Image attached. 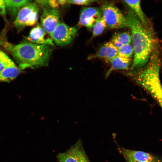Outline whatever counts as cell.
Returning <instances> with one entry per match:
<instances>
[{
  "label": "cell",
  "instance_id": "6da1fadb",
  "mask_svg": "<svg viewBox=\"0 0 162 162\" xmlns=\"http://www.w3.org/2000/svg\"><path fill=\"white\" fill-rule=\"evenodd\" d=\"M126 17L131 30L134 54L131 68L135 70L140 68L147 62L152 52L153 42L149 32L131 10L128 11Z\"/></svg>",
  "mask_w": 162,
  "mask_h": 162
},
{
  "label": "cell",
  "instance_id": "7a4b0ae2",
  "mask_svg": "<svg viewBox=\"0 0 162 162\" xmlns=\"http://www.w3.org/2000/svg\"><path fill=\"white\" fill-rule=\"evenodd\" d=\"M6 46L20 69L46 66L52 51V46L24 42L15 45Z\"/></svg>",
  "mask_w": 162,
  "mask_h": 162
},
{
  "label": "cell",
  "instance_id": "3957f363",
  "mask_svg": "<svg viewBox=\"0 0 162 162\" xmlns=\"http://www.w3.org/2000/svg\"><path fill=\"white\" fill-rule=\"evenodd\" d=\"M158 53L154 51L146 67L132 74L136 82L150 94L162 109V86L159 77L160 61Z\"/></svg>",
  "mask_w": 162,
  "mask_h": 162
},
{
  "label": "cell",
  "instance_id": "277c9868",
  "mask_svg": "<svg viewBox=\"0 0 162 162\" xmlns=\"http://www.w3.org/2000/svg\"><path fill=\"white\" fill-rule=\"evenodd\" d=\"M101 10L102 16L109 28L117 29L128 27L126 17L114 5L110 3L104 4Z\"/></svg>",
  "mask_w": 162,
  "mask_h": 162
},
{
  "label": "cell",
  "instance_id": "5b68a950",
  "mask_svg": "<svg viewBox=\"0 0 162 162\" xmlns=\"http://www.w3.org/2000/svg\"><path fill=\"white\" fill-rule=\"evenodd\" d=\"M39 8L34 1L28 3L18 12L14 22L15 26L18 28L32 26L36 23L38 19Z\"/></svg>",
  "mask_w": 162,
  "mask_h": 162
},
{
  "label": "cell",
  "instance_id": "8992f818",
  "mask_svg": "<svg viewBox=\"0 0 162 162\" xmlns=\"http://www.w3.org/2000/svg\"><path fill=\"white\" fill-rule=\"evenodd\" d=\"M77 32V30L75 28L59 22L51 37L56 44L63 46L71 42L75 37Z\"/></svg>",
  "mask_w": 162,
  "mask_h": 162
},
{
  "label": "cell",
  "instance_id": "52a82bcc",
  "mask_svg": "<svg viewBox=\"0 0 162 162\" xmlns=\"http://www.w3.org/2000/svg\"><path fill=\"white\" fill-rule=\"evenodd\" d=\"M59 18L57 9L47 7L43 10L40 18V26L51 37L59 22Z\"/></svg>",
  "mask_w": 162,
  "mask_h": 162
},
{
  "label": "cell",
  "instance_id": "ba28073f",
  "mask_svg": "<svg viewBox=\"0 0 162 162\" xmlns=\"http://www.w3.org/2000/svg\"><path fill=\"white\" fill-rule=\"evenodd\" d=\"M119 151L127 162L130 161L162 162V159L142 151L132 150L124 148H119Z\"/></svg>",
  "mask_w": 162,
  "mask_h": 162
},
{
  "label": "cell",
  "instance_id": "9c48e42d",
  "mask_svg": "<svg viewBox=\"0 0 162 162\" xmlns=\"http://www.w3.org/2000/svg\"><path fill=\"white\" fill-rule=\"evenodd\" d=\"M102 16L101 10L98 8L92 7L85 8L81 11L78 24L80 26L91 29Z\"/></svg>",
  "mask_w": 162,
  "mask_h": 162
},
{
  "label": "cell",
  "instance_id": "30bf717a",
  "mask_svg": "<svg viewBox=\"0 0 162 162\" xmlns=\"http://www.w3.org/2000/svg\"><path fill=\"white\" fill-rule=\"evenodd\" d=\"M26 39L29 42L38 44L55 46L52 38L39 24L31 30Z\"/></svg>",
  "mask_w": 162,
  "mask_h": 162
},
{
  "label": "cell",
  "instance_id": "8fae6325",
  "mask_svg": "<svg viewBox=\"0 0 162 162\" xmlns=\"http://www.w3.org/2000/svg\"><path fill=\"white\" fill-rule=\"evenodd\" d=\"M118 49L110 41L103 45L95 53L88 57L91 59L99 58L110 62L117 56Z\"/></svg>",
  "mask_w": 162,
  "mask_h": 162
},
{
  "label": "cell",
  "instance_id": "7c38bea8",
  "mask_svg": "<svg viewBox=\"0 0 162 162\" xmlns=\"http://www.w3.org/2000/svg\"><path fill=\"white\" fill-rule=\"evenodd\" d=\"M111 67L106 72V77L109 76L113 70H126L130 63V59L117 56L110 61Z\"/></svg>",
  "mask_w": 162,
  "mask_h": 162
},
{
  "label": "cell",
  "instance_id": "4fadbf2b",
  "mask_svg": "<svg viewBox=\"0 0 162 162\" xmlns=\"http://www.w3.org/2000/svg\"><path fill=\"white\" fill-rule=\"evenodd\" d=\"M80 149L78 146L71 149L66 152L58 154L59 162H80Z\"/></svg>",
  "mask_w": 162,
  "mask_h": 162
},
{
  "label": "cell",
  "instance_id": "5bb4252c",
  "mask_svg": "<svg viewBox=\"0 0 162 162\" xmlns=\"http://www.w3.org/2000/svg\"><path fill=\"white\" fill-rule=\"evenodd\" d=\"M20 70L15 63L7 67L0 73V82L11 81L18 76Z\"/></svg>",
  "mask_w": 162,
  "mask_h": 162
},
{
  "label": "cell",
  "instance_id": "9a60e30c",
  "mask_svg": "<svg viewBox=\"0 0 162 162\" xmlns=\"http://www.w3.org/2000/svg\"><path fill=\"white\" fill-rule=\"evenodd\" d=\"M32 1L28 0H4L6 8L9 13L12 15H17L20 10L24 6Z\"/></svg>",
  "mask_w": 162,
  "mask_h": 162
},
{
  "label": "cell",
  "instance_id": "2e32d148",
  "mask_svg": "<svg viewBox=\"0 0 162 162\" xmlns=\"http://www.w3.org/2000/svg\"><path fill=\"white\" fill-rule=\"evenodd\" d=\"M124 1L131 8L142 23L145 26L147 23V19L142 10L140 1L124 0Z\"/></svg>",
  "mask_w": 162,
  "mask_h": 162
},
{
  "label": "cell",
  "instance_id": "e0dca14e",
  "mask_svg": "<svg viewBox=\"0 0 162 162\" xmlns=\"http://www.w3.org/2000/svg\"><path fill=\"white\" fill-rule=\"evenodd\" d=\"M131 41V35L128 32H124L115 35L111 42L118 49L123 45L130 44Z\"/></svg>",
  "mask_w": 162,
  "mask_h": 162
},
{
  "label": "cell",
  "instance_id": "ac0fdd59",
  "mask_svg": "<svg viewBox=\"0 0 162 162\" xmlns=\"http://www.w3.org/2000/svg\"><path fill=\"white\" fill-rule=\"evenodd\" d=\"M35 2L38 4L45 8L49 7L56 9L60 5L68 4V0H36Z\"/></svg>",
  "mask_w": 162,
  "mask_h": 162
},
{
  "label": "cell",
  "instance_id": "d6986e66",
  "mask_svg": "<svg viewBox=\"0 0 162 162\" xmlns=\"http://www.w3.org/2000/svg\"><path fill=\"white\" fill-rule=\"evenodd\" d=\"M134 52V48L130 44L123 45L117 49V55L130 59Z\"/></svg>",
  "mask_w": 162,
  "mask_h": 162
},
{
  "label": "cell",
  "instance_id": "ffe728a7",
  "mask_svg": "<svg viewBox=\"0 0 162 162\" xmlns=\"http://www.w3.org/2000/svg\"><path fill=\"white\" fill-rule=\"evenodd\" d=\"M106 27L105 21L102 16L92 28V38L101 34Z\"/></svg>",
  "mask_w": 162,
  "mask_h": 162
},
{
  "label": "cell",
  "instance_id": "44dd1931",
  "mask_svg": "<svg viewBox=\"0 0 162 162\" xmlns=\"http://www.w3.org/2000/svg\"><path fill=\"white\" fill-rule=\"evenodd\" d=\"M97 1L93 0H68V4L78 5H87Z\"/></svg>",
  "mask_w": 162,
  "mask_h": 162
},
{
  "label": "cell",
  "instance_id": "7402d4cb",
  "mask_svg": "<svg viewBox=\"0 0 162 162\" xmlns=\"http://www.w3.org/2000/svg\"><path fill=\"white\" fill-rule=\"evenodd\" d=\"M14 63V62L11 60L8 62H0V73L6 67Z\"/></svg>",
  "mask_w": 162,
  "mask_h": 162
},
{
  "label": "cell",
  "instance_id": "603a6c76",
  "mask_svg": "<svg viewBox=\"0 0 162 162\" xmlns=\"http://www.w3.org/2000/svg\"><path fill=\"white\" fill-rule=\"evenodd\" d=\"M11 60L5 53L0 50V62H8Z\"/></svg>",
  "mask_w": 162,
  "mask_h": 162
},
{
  "label": "cell",
  "instance_id": "cb8c5ba5",
  "mask_svg": "<svg viewBox=\"0 0 162 162\" xmlns=\"http://www.w3.org/2000/svg\"><path fill=\"white\" fill-rule=\"evenodd\" d=\"M80 162H89V161L84 151L81 150L80 152Z\"/></svg>",
  "mask_w": 162,
  "mask_h": 162
},
{
  "label": "cell",
  "instance_id": "d4e9b609",
  "mask_svg": "<svg viewBox=\"0 0 162 162\" xmlns=\"http://www.w3.org/2000/svg\"><path fill=\"white\" fill-rule=\"evenodd\" d=\"M5 4L0 5V14L2 15L5 14Z\"/></svg>",
  "mask_w": 162,
  "mask_h": 162
},
{
  "label": "cell",
  "instance_id": "484cf974",
  "mask_svg": "<svg viewBox=\"0 0 162 162\" xmlns=\"http://www.w3.org/2000/svg\"><path fill=\"white\" fill-rule=\"evenodd\" d=\"M4 4V0H0V5Z\"/></svg>",
  "mask_w": 162,
  "mask_h": 162
},
{
  "label": "cell",
  "instance_id": "4316f807",
  "mask_svg": "<svg viewBox=\"0 0 162 162\" xmlns=\"http://www.w3.org/2000/svg\"><path fill=\"white\" fill-rule=\"evenodd\" d=\"M127 162H140L130 161H128Z\"/></svg>",
  "mask_w": 162,
  "mask_h": 162
}]
</instances>
